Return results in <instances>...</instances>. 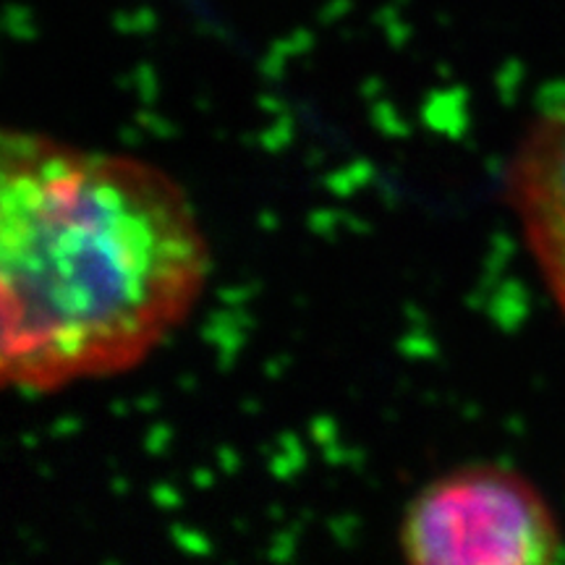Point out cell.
<instances>
[{
    "label": "cell",
    "mask_w": 565,
    "mask_h": 565,
    "mask_svg": "<svg viewBox=\"0 0 565 565\" xmlns=\"http://www.w3.org/2000/svg\"><path fill=\"white\" fill-rule=\"evenodd\" d=\"M398 545L416 565H542L561 561L565 540L526 477L500 463H469L414 494Z\"/></svg>",
    "instance_id": "2"
},
{
    "label": "cell",
    "mask_w": 565,
    "mask_h": 565,
    "mask_svg": "<svg viewBox=\"0 0 565 565\" xmlns=\"http://www.w3.org/2000/svg\"><path fill=\"white\" fill-rule=\"evenodd\" d=\"M505 196L547 291L565 315V105L542 113L515 147Z\"/></svg>",
    "instance_id": "3"
},
{
    "label": "cell",
    "mask_w": 565,
    "mask_h": 565,
    "mask_svg": "<svg viewBox=\"0 0 565 565\" xmlns=\"http://www.w3.org/2000/svg\"><path fill=\"white\" fill-rule=\"evenodd\" d=\"M210 246L181 183L51 134L0 139V383L51 395L131 372L186 322Z\"/></svg>",
    "instance_id": "1"
}]
</instances>
